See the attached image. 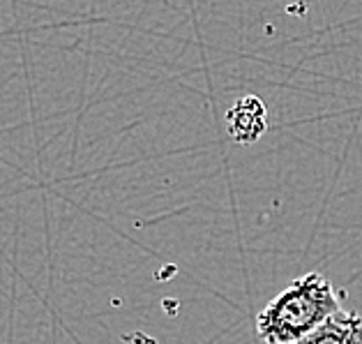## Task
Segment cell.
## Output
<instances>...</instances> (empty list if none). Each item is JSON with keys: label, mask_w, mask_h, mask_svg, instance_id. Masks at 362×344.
<instances>
[{"label": "cell", "mask_w": 362, "mask_h": 344, "mask_svg": "<svg viewBox=\"0 0 362 344\" xmlns=\"http://www.w3.org/2000/svg\"><path fill=\"white\" fill-rule=\"evenodd\" d=\"M266 104L256 95H245L233 102V107L226 111V130L235 144L252 146L268 130Z\"/></svg>", "instance_id": "cell-2"}, {"label": "cell", "mask_w": 362, "mask_h": 344, "mask_svg": "<svg viewBox=\"0 0 362 344\" xmlns=\"http://www.w3.org/2000/svg\"><path fill=\"white\" fill-rule=\"evenodd\" d=\"M296 344H362V316L339 310Z\"/></svg>", "instance_id": "cell-3"}, {"label": "cell", "mask_w": 362, "mask_h": 344, "mask_svg": "<svg viewBox=\"0 0 362 344\" xmlns=\"http://www.w3.org/2000/svg\"><path fill=\"white\" fill-rule=\"evenodd\" d=\"M341 307V291L321 273H305L256 314V335L266 344H296Z\"/></svg>", "instance_id": "cell-1"}]
</instances>
